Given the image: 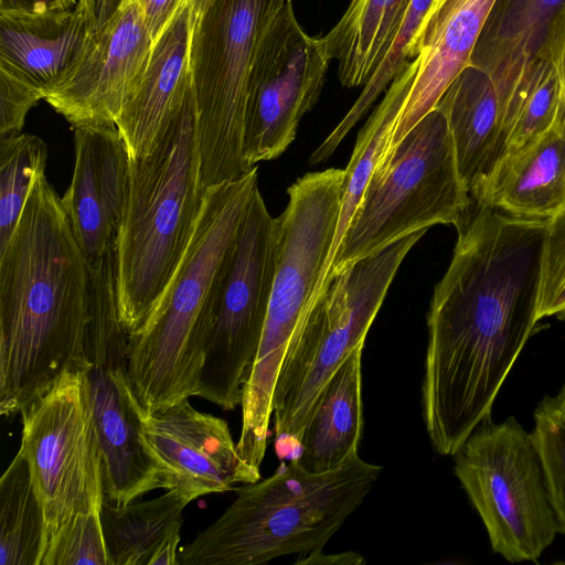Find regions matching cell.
<instances>
[{
	"mask_svg": "<svg viewBox=\"0 0 565 565\" xmlns=\"http://www.w3.org/2000/svg\"><path fill=\"white\" fill-rule=\"evenodd\" d=\"M547 218L472 200L451 262L435 286L422 414L434 450L454 456L488 416L539 321Z\"/></svg>",
	"mask_w": 565,
	"mask_h": 565,
	"instance_id": "cell-1",
	"label": "cell"
},
{
	"mask_svg": "<svg viewBox=\"0 0 565 565\" xmlns=\"http://www.w3.org/2000/svg\"><path fill=\"white\" fill-rule=\"evenodd\" d=\"M89 270L61 198L34 181L0 250V414L10 419L67 373L86 371Z\"/></svg>",
	"mask_w": 565,
	"mask_h": 565,
	"instance_id": "cell-2",
	"label": "cell"
},
{
	"mask_svg": "<svg viewBox=\"0 0 565 565\" xmlns=\"http://www.w3.org/2000/svg\"><path fill=\"white\" fill-rule=\"evenodd\" d=\"M257 167L207 189L188 247L145 323L128 335V367L143 414L195 396L223 278Z\"/></svg>",
	"mask_w": 565,
	"mask_h": 565,
	"instance_id": "cell-3",
	"label": "cell"
},
{
	"mask_svg": "<svg viewBox=\"0 0 565 565\" xmlns=\"http://www.w3.org/2000/svg\"><path fill=\"white\" fill-rule=\"evenodd\" d=\"M382 470L360 455L326 472L295 458L281 462L270 477L235 488L222 515L179 550V565H256L322 551Z\"/></svg>",
	"mask_w": 565,
	"mask_h": 565,
	"instance_id": "cell-4",
	"label": "cell"
},
{
	"mask_svg": "<svg viewBox=\"0 0 565 565\" xmlns=\"http://www.w3.org/2000/svg\"><path fill=\"white\" fill-rule=\"evenodd\" d=\"M199 163L191 84L152 151L129 158L116 241L118 309L128 335L145 323L188 247L205 193Z\"/></svg>",
	"mask_w": 565,
	"mask_h": 565,
	"instance_id": "cell-5",
	"label": "cell"
},
{
	"mask_svg": "<svg viewBox=\"0 0 565 565\" xmlns=\"http://www.w3.org/2000/svg\"><path fill=\"white\" fill-rule=\"evenodd\" d=\"M345 171L308 173L289 189L277 224V262L259 348L242 397L241 456L259 468L268 445L276 381L285 355L313 302L331 252Z\"/></svg>",
	"mask_w": 565,
	"mask_h": 565,
	"instance_id": "cell-6",
	"label": "cell"
},
{
	"mask_svg": "<svg viewBox=\"0 0 565 565\" xmlns=\"http://www.w3.org/2000/svg\"><path fill=\"white\" fill-rule=\"evenodd\" d=\"M471 204L448 121L434 108L383 152L320 292L334 274L412 233L457 227Z\"/></svg>",
	"mask_w": 565,
	"mask_h": 565,
	"instance_id": "cell-7",
	"label": "cell"
},
{
	"mask_svg": "<svg viewBox=\"0 0 565 565\" xmlns=\"http://www.w3.org/2000/svg\"><path fill=\"white\" fill-rule=\"evenodd\" d=\"M412 233L334 274L316 297L282 361L273 397L276 446L299 448L301 431L334 372L359 347L412 247Z\"/></svg>",
	"mask_w": 565,
	"mask_h": 565,
	"instance_id": "cell-8",
	"label": "cell"
},
{
	"mask_svg": "<svg viewBox=\"0 0 565 565\" xmlns=\"http://www.w3.org/2000/svg\"><path fill=\"white\" fill-rule=\"evenodd\" d=\"M288 1L212 0L192 22L190 72L204 192L253 169L243 156L249 73L264 35Z\"/></svg>",
	"mask_w": 565,
	"mask_h": 565,
	"instance_id": "cell-9",
	"label": "cell"
},
{
	"mask_svg": "<svg viewBox=\"0 0 565 565\" xmlns=\"http://www.w3.org/2000/svg\"><path fill=\"white\" fill-rule=\"evenodd\" d=\"M88 270L86 375L104 495L110 503L127 504L161 489V481L143 441V411L129 374L128 333L118 309L116 245Z\"/></svg>",
	"mask_w": 565,
	"mask_h": 565,
	"instance_id": "cell-10",
	"label": "cell"
},
{
	"mask_svg": "<svg viewBox=\"0 0 565 565\" xmlns=\"http://www.w3.org/2000/svg\"><path fill=\"white\" fill-rule=\"evenodd\" d=\"M454 457L492 550L511 563L536 562L558 531L531 433L513 416L497 424L490 415Z\"/></svg>",
	"mask_w": 565,
	"mask_h": 565,
	"instance_id": "cell-11",
	"label": "cell"
},
{
	"mask_svg": "<svg viewBox=\"0 0 565 565\" xmlns=\"http://www.w3.org/2000/svg\"><path fill=\"white\" fill-rule=\"evenodd\" d=\"M276 262V218L257 188L232 247L195 395L223 411L241 406L266 321Z\"/></svg>",
	"mask_w": 565,
	"mask_h": 565,
	"instance_id": "cell-12",
	"label": "cell"
},
{
	"mask_svg": "<svg viewBox=\"0 0 565 565\" xmlns=\"http://www.w3.org/2000/svg\"><path fill=\"white\" fill-rule=\"evenodd\" d=\"M20 414L19 451L29 463L43 507L46 551L75 514L105 499L86 371L65 374Z\"/></svg>",
	"mask_w": 565,
	"mask_h": 565,
	"instance_id": "cell-13",
	"label": "cell"
},
{
	"mask_svg": "<svg viewBox=\"0 0 565 565\" xmlns=\"http://www.w3.org/2000/svg\"><path fill=\"white\" fill-rule=\"evenodd\" d=\"M324 41L298 23L291 0L264 35L248 78L243 156L248 169L278 158L317 103L331 62Z\"/></svg>",
	"mask_w": 565,
	"mask_h": 565,
	"instance_id": "cell-14",
	"label": "cell"
},
{
	"mask_svg": "<svg viewBox=\"0 0 565 565\" xmlns=\"http://www.w3.org/2000/svg\"><path fill=\"white\" fill-rule=\"evenodd\" d=\"M154 40L139 6L124 0L89 33L75 62L43 92V99L74 128L116 125L149 63Z\"/></svg>",
	"mask_w": 565,
	"mask_h": 565,
	"instance_id": "cell-15",
	"label": "cell"
},
{
	"mask_svg": "<svg viewBox=\"0 0 565 565\" xmlns=\"http://www.w3.org/2000/svg\"><path fill=\"white\" fill-rule=\"evenodd\" d=\"M142 437L161 489L190 501L260 480L259 468L241 456L227 423L195 409L189 398L143 414Z\"/></svg>",
	"mask_w": 565,
	"mask_h": 565,
	"instance_id": "cell-16",
	"label": "cell"
},
{
	"mask_svg": "<svg viewBox=\"0 0 565 565\" xmlns=\"http://www.w3.org/2000/svg\"><path fill=\"white\" fill-rule=\"evenodd\" d=\"M493 2L436 0L424 25L418 54L385 90L384 97L399 108L386 149L435 108L448 85L469 64Z\"/></svg>",
	"mask_w": 565,
	"mask_h": 565,
	"instance_id": "cell-17",
	"label": "cell"
},
{
	"mask_svg": "<svg viewBox=\"0 0 565 565\" xmlns=\"http://www.w3.org/2000/svg\"><path fill=\"white\" fill-rule=\"evenodd\" d=\"M191 18V7L185 1L154 41L142 78L116 120L130 159L152 151L169 117L192 84Z\"/></svg>",
	"mask_w": 565,
	"mask_h": 565,
	"instance_id": "cell-18",
	"label": "cell"
},
{
	"mask_svg": "<svg viewBox=\"0 0 565 565\" xmlns=\"http://www.w3.org/2000/svg\"><path fill=\"white\" fill-rule=\"evenodd\" d=\"M435 108L448 121L459 173L476 199L507 151L495 84L487 72L468 64L448 85Z\"/></svg>",
	"mask_w": 565,
	"mask_h": 565,
	"instance_id": "cell-19",
	"label": "cell"
},
{
	"mask_svg": "<svg viewBox=\"0 0 565 565\" xmlns=\"http://www.w3.org/2000/svg\"><path fill=\"white\" fill-rule=\"evenodd\" d=\"M88 34L76 7L46 13L0 11V71L43 98L75 62Z\"/></svg>",
	"mask_w": 565,
	"mask_h": 565,
	"instance_id": "cell-20",
	"label": "cell"
},
{
	"mask_svg": "<svg viewBox=\"0 0 565 565\" xmlns=\"http://www.w3.org/2000/svg\"><path fill=\"white\" fill-rule=\"evenodd\" d=\"M565 0H494L469 64L487 72L503 109L519 78L546 45Z\"/></svg>",
	"mask_w": 565,
	"mask_h": 565,
	"instance_id": "cell-21",
	"label": "cell"
},
{
	"mask_svg": "<svg viewBox=\"0 0 565 565\" xmlns=\"http://www.w3.org/2000/svg\"><path fill=\"white\" fill-rule=\"evenodd\" d=\"M519 217L550 218L565 206V114L543 135L503 158L472 199Z\"/></svg>",
	"mask_w": 565,
	"mask_h": 565,
	"instance_id": "cell-22",
	"label": "cell"
},
{
	"mask_svg": "<svg viewBox=\"0 0 565 565\" xmlns=\"http://www.w3.org/2000/svg\"><path fill=\"white\" fill-rule=\"evenodd\" d=\"M363 348H356L331 376L301 431L294 458L310 472L334 470L359 456Z\"/></svg>",
	"mask_w": 565,
	"mask_h": 565,
	"instance_id": "cell-23",
	"label": "cell"
},
{
	"mask_svg": "<svg viewBox=\"0 0 565 565\" xmlns=\"http://www.w3.org/2000/svg\"><path fill=\"white\" fill-rule=\"evenodd\" d=\"M191 501L175 490L154 499L114 504L100 519L113 565H179L183 510Z\"/></svg>",
	"mask_w": 565,
	"mask_h": 565,
	"instance_id": "cell-24",
	"label": "cell"
},
{
	"mask_svg": "<svg viewBox=\"0 0 565 565\" xmlns=\"http://www.w3.org/2000/svg\"><path fill=\"white\" fill-rule=\"evenodd\" d=\"M411 0H351L322 36L343 86H364L381 63Z\"/></svg>",
	"mask_w": 565,
	"mask_h": 565,
	"instance_id": "cell-25",
	"label": "cell"
},
{
	"mask_svg": "<svg viewBox=\"0 0 565 565\" xmlns=\"http://www.w3.org/2000/svg\"><path fill=\"white\" fill-rule=\"evenodd\" d=\"M74 173L61 202L90 267L116 245L120 223L99 183L87 127L74 128Z\"/></svg>",
	"mask_w": 565,
	"mask_h": 565,
	"instance_id": "cell-26",
	"label": "cell"
},
{
	"mask_svg": "<svg viewBox=\"0 0 565 565\" xmlns=\"http://www.w3.org/2000/svg\"><path fill=\"white\" fill-rule=\"evenodd\" d=\"M45 545L43 507L18 451L0 479V565H41Z\"/></svg>",
	"mask_w": 565,
	"mask_h": 565,
	"instance_id": "cell-27",
	"label": "cell"
},
{
	"mask_svg": "<svg viewBox=\"0 0 565 565\" xmlns=\"http://www.w3.org/2000/svg\"><path fill=\"white\" fill-rule=\"evenodd\" d=\"M436 0H411L384 57L363 86L352 107L311 153L309 163L327 161L355 124L366 114L395 76L418 54L422 33Z\"/></svg>",
	"mask_w": 565,
	"mask_h": 565,
	"instance_id": "cell-28",
	"label": "cell"
},
{
	"mask_svg": "<svg viewBox=\"0 0 565 565\" xmlns=\"http://www.w3.org/2000/svg\"><path fill=\"white\" fill-rule=\"evenodd\" d=\"M561 107L557 73L550 61L537 60L519 78L502 109L505 156L546 132L556 122Z\"/></svg>",
	"mask_w": 565,
	"mask_h": 565,
	"instance_id": "cell-29",
	"label": "cell"
},
{
	"mask_svg": "<svg viewBox=\"0 0 565 565\" xmlns=\"http://www.w3.org/2000/svg\"><path fill=\"white\" fill-rule=\"evenodd\" d=\"M397 115L396 108L381 100L359 132L351 159L344 169L345 179L337 231L315 298L322 288L370 178L390 142Z\"/></svg>",
	"mask_w": 565,
	"mask_h": 565,
	"instance_id": "cell-30",
	"label": "cell"
},
{
	"mask_svg": "<svg viewBox=\"0 0 565 565\" xmlns=\"http://www.w3.org/2000/svg\"><path fill=\"white\" fill-rule=\"evenodd\" d=\"M45 142L24 132L0 137V250L11 238L35 179L44 172Z\"/></svg>",
	"mask_w": 565,
	"mask_h": 565,
	"instance_id": "cell-31",
	"label": "cell"
},
{
	"mask_svg": "<svg viewBox=\"0 0 565 565\" xmlns=\"http://www.w3.org/2000/svg\"><path fill=\"white\" fill-rule=\"evenodd\" d=\"M531 436L542 463L557 531L565 534V407L557 395L545 396L539 403Z\"/></svg>",
	"mask_w": 565,
	"mask_h": 565,
	"instance_id": "cell-32",
	"label": "cell"
},
{
	"mask_svg": "<svg viewBox=\"0 0 565 565\" xmlns=\"http://www.w3.org/2000/svg\"><path fill=\"white\" fill-rule=\"evenodd\" d=\"M102 504L75 514L51 541L41 565H113L100 519Z\"/></svg>",
	"mask_w": 565,
	"mask_h": 565,
	"instance_id": "cell-33",
	"label": "cell"
},
{
	"mask_svg": "<svg viewBox=\"0 0 565 565\" xmlns=\"http://www.w3.org/2000/svg\"><path fill=\"white\" fill-rule=\"evenodd\" d=\"M565 311V206L547 218L544 238L537 319Z\"/></svg>",
	"mask_w": 565,
	"mask_h": 565,
	"instance_id": "cell-34",
	"label": "cell"
},
{
	"mask_svg": "<svg viewBox=\"0 0 565 565\" xmlns=\"http://www.w3.org/2000/svg\"><path fill=\"white\" fill-rule=\"evenodd\" d=\"M41 99L39 90L0 71V137L21 132L29 110Z\"/></svg>",
	"mask_w": 565,
	"mask_h": 565,
	"instance_id": "cell-35",
	"label": "cell"
},
{
	"mask_svg": "<svg viewBox=\"0 0 565 565\" xmlns=\"http://www.w3.org/2000/svg\"><path fill=\"white\" fill-rule=\"evenodd\" d=\"M135 1L145 18L147 26L156 41L174 18L186 0H131Z\"/></svg>",
	"mask_w": 565,
	"mask_h": 565,
	"instance_id": "cell-36",
	"label": "cell"
},
{
	"mask_svg": "<svg viewBox=\"0 0 565 565\" xmlns=\"http://www.w3.org/2000/svg\"><path fill=\"white\" fill-rule=\"evenodd\" d=\"M544 58L554 66L562 93V110L565 114V9L551 32Z\"/></svg>",
	"mask_w": 565,
	"mask_h": 565,
	"instance_id": "cell-37",
	"label": "cell"
},
{
	"mask_svg": "<svg viewBox=\"0 0 565 565\" xmlns=\"http://www.w3.org/2000/svg\"><path fill=\"white\" fill-rule=\"evenodd\" d=\"M124 0H79L76 9L86 20L88 32L99 30L118 10Z\"/></svg>",
	"mask_w": 565,
	"mask_h": 565,
	"instance_id": "cell-38",
	"label": "cell"
},
{
	"mask_svg": "<svg viewBox=\"0 0 565 565\" xmlns=\"http://www.w3.org/2000/svg\"><path fill=\"white\" fill-rule=\"evenodd\" d=\"M75 0H0V11L46 13L70 10Z\"/></svg>",
	"mask_w": 565,
	"mask_h": 565,
	"instance_id": "cell-39",
	"label": "cell"
},
{
	"mask_svg": "<svg viewBox=\"0 0 565 565\" xmlns=\"http://www.w3.org/2000/svg\"><path fill=\"white\" fill-rule=\"evenodd\" d=\"M294 563L298 565H360L365 563V558L353 551L327 554L322 550L298 556Z\"/></svg>",
	"mask_w": 565,
	"mask_h": 565,
	"instance_id": "cell-40",
	"label": "cell"
},
{
	"mask_svg": "<svg viewBox=\"0 0 565 565\" xmlns=\"http://www.w3.org/2000/svg\"><path fill=\"white\" fill-rule=\"evenodd\" d=\"M191 7L193 22L210 4L212 0H186Z\"/></svg>",
	"mask_w": 565,
	"mask_h": 565,
	"instance_id": "cell-41",
	"label": "cell"
},
{
	"mask_svg": "<svg viewBox=\"0 0 565 565\" xmlns=\"http://www.w3.org/2000/svg\"><path fill=\"white\" fill-rule=\"evenodd\" d=\"M557 396L559 397L563 406L565 407V385L563 386V388L559 391V393L557 394Z\"/></svg>",
	"mask_w": 565,
	"mask_h": 565,
	"instance_id": "cell-42",
	"label": "cell"
},
{
	"mask_svg": "<svg viewBox=\"0 0 565 565\" xmlns=\"http://www.w3.org/2000/svg\"><path fill=\"white\" fill-rule=\"evenodd\" d=\"M564 317H565V311H564V312H562V313L558 316V318H559V319H562V318H564Z\"/></svg>",
	"mask_w": 565,
	"mask_h": 565,
	"instance_id": "cell-43",
	"label": "cell"
},
{
	"mask_svg": "<svg viewBox=\"0 0 565 565\" xmlns=\"http://www.w3.org/2000/svg\"><path fill=\"white\" fill-rule=\"evenodd\" d=\"M562 320H564V321H565V317H564Z\"/></svg>",
	"mask_w": 565,
	"mask_h": 565,
	"instance_id": "cell-44",
	"label": "cell"
}]
</instances>
